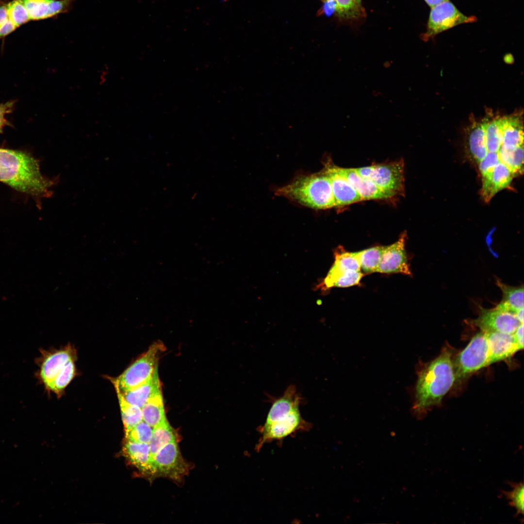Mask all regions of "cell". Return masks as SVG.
<instances>
[{
	"instance_id": "obj_24",
	"label": "cell",
	"mask_w": 524,
	"mask_h": 524,
	"mask_svg": "<svg viewBox=\"0 0 524 524\" xmlns=\"http://www.w3.org/2000/svg\"><path fill=\"white\" fill-rule=\"evenodd\" d=\"M141 410L143 420L152 428L167 421L162 394L148 400L141 408Z\"/></svg>"
},
{
	"instance_id": "obj_20",
	"label": "cell",
	"mask_w": 524,
	"mask_h": 524,
	"mask_svg": "<svg viewBox=\"0 0 524 524\" xmlns=\"http://www.w3.org/2000/svg\"><path fill=\"white\" fill-rule=\"evenodd\" d=\"M121 393L127 402L141 409L148 400L162 394L158 368L147 381L133 389Z\"/></svg>"
},
{
	"instance_id": "obj_15",
	"label": "cell",
	"mask_w": 524,
	"mask_h": 524,
	"mask_svg": "<svg viewBox=\"0 0 524 524\" xmlns=\"http://www.w3.org/2000/svg\"><path fill=\"white\" fill-rule=\"evenodd\" d=\"M74 0H22L32 20L51 17L70 10Z\"/></svg>"
},
{
	"instance_id": "obj_23",
	"label": "cell",
	"mask_w": 524,
	"mask_h": 524,
	"mask_svg": "<svg viewBox=\"0 0 524 524\" xmlns=\"http://www.w3.org/2000/svg\"><path fill=\"white\" fill-rule=\"evenodd\" d=\"M500 162L498 153L487 152L478 164L481 175V195L486 202L491 199V193L492 173L495 166Z\"/></svg>"
},
{
	"instance_id": "obj_2",
	"label": "cell",
	"mask_w": 524,
	"mask_h": 524,
	"mask_svg": "<svg viewBox=\"0 0 524 524\" xmlns=\"http://www.w3.org/2000/svg\"><path fill=\"white\" fill-rule=\"evenodd\" d=\"M455 382L452 352L446 348L419 373L413 406L416 415L422 416L431 408L441 404Z\"/></svg>"
},
{
	"instance_id": "obj_22",
	"label": "cell",
	"mask_w": 524,
	"mask_h": 524,
	"mask_svg": "<svg viewBox=\"0 0 524 524\" xmlns=\"http://www.w3.org/2000/svg\"><path fill=\"white\" fill-rule=\"evenodd\" d=\"M496 284L502 291L503 299L496 307L515 315L520 309L524 308L523 286H510L498 279Z\"/></svg>"
},
{
	"instance_id": "obj_34",
	"label": "cell",
	"mask_w": 524,
	"mask_h": 524,
	"mask_svg": "<svg viewBox=\"0 0 524 524\" xmlns=\"http://www.w3.org/2000/svg\"><path fill=\"white\" fill-rule=\"evenodd\" d=\"M14 103L13 101H9L0 105V132H2V128L4 126L8 125V122L4 118V115L6 114L11 112Z\"/></svg>"
},
{
	"instance_id": "obj_40",
	"label": "cell",
	"mask_w": 524,
	"mask_h": 524,
	"mask_svg": "<svg viewBox=\"0 0 524 524\" xmlns=\"http://www.w3.org/2000/svg\"><path fill=\"white\" fill-rule=\"evenodd\" d=\"M391 63L389 61L385 62L383 63V66L385 68L389 67L391 66Z\"/></svg>"
},
{
	"instance_id": "obj_9",
	"label": "cell",
	"mask_w": 524,
	"mask_h": 524,
	"mask_svg": "<svg viewBox=\"0 0 524 524\" xmlns=\"http://www.w3.org/2000/svg\"><path fill=\"white\" fill-rule=\"evenodd\" d=\"M153 475L174 479L181 477L187 471V465L176 441L164 446L151 457Z\"/></svg>"
},
{
	"instance_id": "obj_35",
	"label": "cell",
	"mask_w": 524,
	"mask_h": 524,
	"mask_svg": "<svg viewBox=\"0 0 524 524\" xmlns=\"http://www.w3.org/2000/svg\"><path fill=\"white\" fill-rule=\"evenodd\" d=\"M519 351L524 348V324H521L513 333Z\"/></svg>"
},
{
	"instance_id": "obj_10",
	"label": "cell",
	"mask_w": 524,
	"mask_h": 524,
	"mask_svg": "<svg viewBox=\"0 0 524 524\" xmlns=\"http://www.w3.org/2000/svg\"><path fill=\"white\" fill-rule=\"evenodd\" d=\"M406 239L407 234L404 232L401 234L398 239L394 243L383 246L377 272L411 275L405 249Z\"/></svg>"
},
{
	"instance_id": "obj_29",
	"label": "cell",
	"mask_w": 524,
	"mask_h": 524,
	"mask_svg": "<svg viewBox=\"0 0 524 524\" xmlns=\"http://www.w3.org/2000/svg\"><path fill=\"white\" fill-rule=\"evenodd\" d=\"M74 373V364L73 360L71 359L46 388L51 392L59 394L72 380Z\"/></svg>"
},
{
	"instance_id": "obj_18",
	"label": "cell",
	"mask_w": 524,
	"mask_h": 524,
	"mask_svg": "<svg viewBox=\"0 0 524 524\" xmlns=\"http://www.w3.org/2000/svg\"><path fill=\"white\" fill-rule=\"evenodd\" d=\"M465 147L470 159L477 164L487 153L485 134L480 120L470 116L469 125L466 131Z\"/></svg>"
},
{
	"instance_id": "obj_38",
	"label": "cell",
	"mask_w": 524,
	"mask_h": 524,
	"mask_svg": "<svg viewBox=\"0 0 524 524\" xmlns=\"http://www.w3.org/2000/svg\"><path fill=\"white\" fill-rule=\"evenodd\" d=\"M426 2L430 7H432L442 2L448 0H424Z\"/></svg>"
},
{
	"instance_id": "obj_13",
	"label": "cell",
	"mask_w": 524,
	"mask_h": 524,
	"mask_svg": "<svg viewBox=\"0 0 524 524\" xmlns=\"http://www.w3.org/2000/svg\"><path fill=\"white\" fill-rule=\"evenodd\" d=\"M324 169L330 180L335 207L346 206L362 201L358 192L340 173L337 166L330 160L325 163Z\"/></svg>"
},
{
	"instance_id": "obj_17",
	"label": "cell",
	"mask_w": 524,
	"mask_h": 524,
	"mask_svg": "<svg viewBox=\"0 0 524 524\" xmlns=\"http://www.w3.org/2000/svg\"><path fill=\"white\" fill-rule=\"evenodd\" d=\"M337 169L358 192L362 200L392 198L373 182L360 175L355 168H343L337 166Z\"/></svg>"
},
{
	"instance_id": "obj_32",
	"label": "cell",
	"mask_w": 524,
	"mask_h": 524,
	"mask_svg": "<svg viewBox=\"0 0 524 524\" xmlns=\"http://www.w3.org/2000/svg\"><path fill=\"white\" fill-rule=\"evenodd\" d=\"M6 8L9 19L16 27L30 20L22 0H14L9 3Z\"/></svg>"
},
{
	"instance_id": "obj_3",
	"label": "cell",
	"mask_w": 524,
	"mask_h": 524,
	"mask_svg": "<svg viewBox=\"0 0 524 524\" xmlns=\"http://www.w3.org/2000/svg\"><path fill=\"white\" fill-rule=\"evenodd\" d=\"M275 195L312 209L335 207L330 180L324 169L316 173L296 176L291 182L277 189Z\"/></svg>"
},
{
	"instance_id": "obj_1",
	"label": "cell",
	"mask_w": 524,
	"mask_h": 524,
	"mask_svg": "<svg viewBox=\"0 0 524 524\" xmlns=\"http://www.w3.org/2000/svg\"><path fill=\"white\" fill-rule=\"evenodd\" d=\"M41 173L38 161L26 153L0 148V181L19 191L39 197L52 195L50 189L59 181Z\"/></svg>"
},
{
	"instance_id": "obj_7",
	"label": "cell",
	"mask_w": 524,
	"mask_h": 524,
	"mask_svg": "<svg viewBox=\"0 0 524 524\" xmlns=\"http://www.w3.org/2000/svg\"><path fill=\"white\" fill-rule=\"evenodd\" d=\"M489 350L486 333L481 331L475 335L466 347L453 361L455 382L488 366Z\"/></svg>"
},
{
	"instance_id": "obj_27",
	"label": "cell",
	"mask_w": 524,
	"mask_h": 524,
	"mask_svg": "<svg viewBox=\"0 0 524 524\" xmlns=\"http://www.w3.org/2000/svg\"><path fill=\"white\" fill-rule=\"evenodd\" d=\"M383 246H375L359 251L360 270L365 274L377 272Z\"/></svg>"
},
{
	"instance_id": "obj_37",
	"label": "cell",
	"mask_w": 524,
	"mask_h": 524,
	"mask_svg": "<svg viewBox=\"0 0 524 524\" xmlns=\"http://www.w3.org/2000/svg\"><path fill=\"white\" fill-rule=\"evenodd\" d=\"M6 5L0 6V27L9 19Z\"/></svg>"
},
{
	"instance_id": "obj_31",
	"label": "cell",
	"mask_w": 524,
	"mask_h": 524,
	"mask_svg": "<svg viewBox=\"0 0 524 524\" xmlns=\"http://www.w3.org/2000/svg\"><path fill=\"white\" fill-rule=\"evenodd\" d=\"M153 428L142 420L131 429L126 431L127 441L148 443L151 439Z\"/></svg>"
},
{
	"instance_id": "obj_21",
	"label": "cell",
	"mask_w": 524,
	"mask_h": 524,
	"mask_svg": "<svg viewBox=\"0 0 524 524\" xmlns=\"http://www.w3.org/2000/svg\"><path fill=\"white\" fill-rule=\"evenodd\" d=\"M124 452L139 470L153 475L148 443L127 441L124 447Z\"/></svg>"
},
{
	"instance_id": "obj_26",
	"label": "cell",
	"mask_w": 524,
	"mask_h": 524,
	"mask_svg": "<svg viewBox=\"0 0 524 524\" xmlns=\"http://www.w3.org/2000/svg\"><path fill=\"white\" fill-rule=\"evenodd\" d=\"M113 384L117 395L125 431H127L143 420L141 409L127 402L117 385Z\"/></svg>"
},
{
	"instance_id": "obj_28",
	"label": "cell",
	"mask_w": 524,
	"mask_h": 524,
	"mask_svg": "<svg viewBox=\"0 0 524 524\" xmlns=\"http://www.w3.org/2000/svg\"><path fill=\"white\" fill-rule=\"evenodd\" d=\"M509 168L502 162H499L495 166L492 176L491 198L498 192L508 187L514 178Z\"/></svg>"
},
{
	"instance_id": "obj_4",
	"label": "cell",
	"mask_w": 524,
	"mask_h": 524,
	"mask_svg": "<svg viewBox=\"0 0 524 524\" xmlns=\"http://www.w3.org/2000/svg\"><path fill=\"white\" fill-rule=\"evenodd\" d=\"M334 261L323 281L317 286L322 291L332 287H349L358 284L364 274L360 267L359 251L348 252L337 248Z\"/></svg>"
},
{
	"instance_id": "obj_14",
	"label": "cell",
	"mask_w": 524,
	"mask_h": 524,
	"mask_svg": "<svg viewBox=\"0 0 524 524\" xmlns=\"http://www.w3.org/2000/svg\"><path fill=\"white\" fill-rule=\"evenodd\" d=\"M488 350V366L511 357L519 351L513 334L485 332Z\"/></svg>"
},
{
	"instance_id": "obj_16",
	"label": "cell",
	"mask_w": 524,
	"mask_h": 524,
	"mask_svg": "<svg viewBox=\"0 0 524 524\" xmlns=\"http://www.w3.org/2000/svg\"><path fill=\"white\" fill-rule=\"evenodd\" d=\"M43 354L37 373L39 380L46 387L72 358L70 348Z\"/></svg>"
},
{
	"instance_id": "obj_25",
	"label": "cell",
	"mask_w": 524,
	"mask_h": 524,
	"mask_svg": "<svg viewBox=\"0 0 524 524\" xmlns=\"http://www.w3.org/2000/svg\"><path fill=\"white\" fill-rule=\"evenodd\" d=\"M176 441L175 431L167 421L153 428L151 439L148 443L150 457L166 444Z\"/></svg>"
},
{
	"instance_id": "obj_8",
	"label": "cell",
	"mask_w": 524,
	"mask_h": 524,
	"mask_svg": "<svg viewBox=\"0 0 524 524\" xmlns=\"http://www.w3.org/2000/svg\"><path fill=\"white\" fill-rule=\"evenodd\" d=\"M431 8L427 30L422 35V39L425 41L456 26L477 20L475 16H468L463 14L449 0Z\"/></svg>"
},
{
	"instance_id": "obj_12",
	"label": "cell",
	"mask_w": 524,
	"mask_h": 524,
	"mask_svg": "<svg viewBox=\"0 0 524 524\" xmlns=\"http://www.w3.org/2000/svg\"><path fill=\"white\" fill-rule=\"evenodd\" d=\"M480 308L479 315L473 323L482 331L513 334L521 324L515 314L497 307L491 309Z\"/></svg>"
},
{
	"instance_id": "obj_33",
	"label": "cell",
	"mask_w": 524,
	"mask_h": 524,
	"mask_svg": "<svg viewBox=\"0 0 524 524\" xmlns=\"http://www.w3.org/2000/svg\"><path fill=\"white\" fill-rule=\"evenodd\" d=\"M512 490L508 491H504L503 493L509 501L510 506L515 508L518 514L524 513V487L522 482L511 483Z\"/></svg>"
},
{
	"instance_id": "obj_6",
	"label": "cell",
	"mask_w": 524,
	"mask_h": 524,
	"mask_svg": "<svg viewBox=\"0 0 524 524\" xmlns=\"http://www.w3.org/2000/svg\"><path fill=\"white\" fill-rule=\"evenodd\" d=\"M403 160L355 168L361 176L376 184L392 197L404 191Z\"/></svg>"
},
{
	"instance_id": "obj_30",
	"label": "cell",
	"mask_w": 524,
	"mask_h": 524,
	"mask_svg": "<svg viewBox=\"0 0 524 524\" xmlns=\"http://www.w3.org/2000/svg\"><path fill=\"white\" fill-rule=\"evenodd\" d=\"M331 1L338 16L346 19L356 18L362 15L363 11L361 3L357 0H325Z\"/></svg>"
},
{
	"instance_id": "obj_5",
	"label": "cell",
	"mask_w": 524,
	"mask_h": 524,
	"mask_svg": "<svg viewBox=\"0 0 524 524\" xmlns=\"http://www.w3.org/2000/svg\"><path fill=\"white\" fill-rule=\"evenodd\" d=\"M160 342L153 343L148 350L130 365L113 383L124 393L133 389L149 380L158 368L160 355L164 350Z\"/></svg>"
},
{
	"instance_id": "obj_36",
	"label": "cell",
	"mask_w": 524,
	"mask_h": 524,
	"mask_svg": "<svg viewBox=\"0 0 524 524\" xmlns=\"http://www.w3.org/2000/svg\"><path fill=\"white\" fill-rule=\"evenodd\" d=\"M16 26L9 18L6 22L0 27V38L3 37L13 32Z\"/></svg>"
},
{
	"instance_id": "obj_39",
	"label": "cell",
	"mask_w": 524,
	"mask_h": 524,
	"mask_svg": "<svg viewBox=\"0 0 524 524\" xmlns=\"http://www.w3.org/2000/svg\"><path fill=\"white\" fill-rule=\"evenodd\" d=\"M521 324H524V308L520 309L515 314Z\"/></svg>"
},
{
	"instance_id": "obj_11",
	"label": "cell",
	"mask_w": 524,
	"mask_h": 524,
	"mask_svg": "<svg viewBox=\"0 0 524 524\" xmlns=\"http://www.w3.org/2000/svg\"><path fill=\"white\" fill-rule=\"evenodd\" d=\"M309 424L302 417L299 409L287 415L262 427V436L257 447L260 448L266 442L284 438L299 430L306 428Z\"/></svg>"
},
{
	"instance_id": "obj_19",
	"label": "cell",
	"mask_w": 524,
	"mask_h": 524,
	"mask_svg": "<svg viewBox=\"0 0 524 524\" xmlns=\"http://www.w3.org/2000/svg\"><path fill=\"white\" fill-rule=\"evenodd\" d=\"M301 398L294 385H289L283 395L274 400L264 424L274 422L299 409Z\"/></svg>"
},
{
	"instance_id": "obj_41",
	"label": "cell",
	"mask_w": 524,
	"mask_h": 524,
	"mask_svg": "<svg viewBox=\"0 0 524 524\" xmlns=\"http://www.w3.org/2000/svg\"><path fill=\"white\" fill-rule=\"evenodd\" d=\"M357 0L358 1H359V2H360V3H361V0Z\"/></svg>"
}]
</instances>
